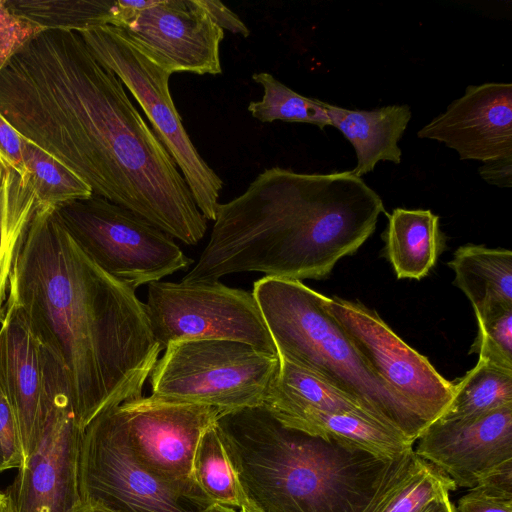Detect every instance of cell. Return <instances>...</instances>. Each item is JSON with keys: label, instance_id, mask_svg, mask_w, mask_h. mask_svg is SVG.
I'll list each match as a JSON object with an SVG mask.
<instances>
[{"label": "cell", "instance_id": "24", "mask_svg": "<svg viewBox=\"0 0 512 512\" xmlns=\"http://www.w3.org/2000/svg\"><path fill=\"white\" fill-rule=\"evenodd\" d=\"M262 406H308L327 412L354 413L374 419L347 393L281 358L278 376Z\"/></svg>", "mask_w": 512, "mask_h": 512}, {"label": "cell", "instance_id": "21", "mask_svg": "<svg viewBox=\"0 0 512 512\" xmlns=\"http://www.w3.org/2000/svg\"><path fill=\"white\" fill-rule=\"evenodd\" d=\"M448 266L453 284L468 298L475 317L512 308V252L484 245L460 246Z\"/></svg>", "mask_w": 512, "mask_h": 512}, {"label": "cell", "instance_id": "3", "mask_svg": "<svg viewBox=\"0 0 512 512\" xmlns=\"http://www.w3.org/2000/svg\"><path fill=\"white\" fill-rule=\"evenodd\" d=\"M52 135L60 161L100 196L172 238L197 244L207 231L174 160L98 61L59 101Z\"/></svg>", "mask_w": 512, "mask_h": 512}, {"label": "cell", "instance_id": "28", "mask_svg": "<svg viewBox=\"0 0 512 512\" xmlns=\"http://www.w3.org/2000/svg\"><path fill=\"white\" fill-rule=\"evenodd\" d=\"M252 79L262 86L263 96L251 101L248 111L260 122L308 123L320 129L331 126L325 102L293 91L268 72L254 73Z\"/></svg>", "mask_w": 512, "mask_h": 512}, {"label": "cell", "instance_id": "30", "mask_svg": "<svg viewBox=\"0 0 512 512\" xmlns=\"http://www.w3.org/2000/svg\"><path fill=\"white\" fill-rule=\"evenodd\" d=\"M475 318L478 331L469 354L476 353L478 359L512 371V308Z\"/></svg>", "mask_w": 512, "mask_h": 512}, {"label": "cell", "instance_id": "23", "mask_svg": "<svg viewBox=\"0 0 512 512\" xmlns=\"http://www.w3.org/2000/svg\"><path fill=\"white\" fill-rule=\"evenodd\" d=\"M36 211L35 195L13 169L0 170V323L6 313L7 290L19 244Z\"/></svg>", "mask_w": 512, "mask_h": 512}, {"label": "cell", "instance_id": "22", "mask_svg": "<svg viewBox=\"0 0 512 512\" xmlns=\"http://www.w3.org/2000/svg\"><path fill=\"white\" fill-rule=\"evenodd\" d=\"M456 489L444 472L412 448L391 462L363 512H420Z\"/></svg>", "mask_w": 512, "mask_h": 512}, {"label": "cell", "instance_id": "17", "mask_svg": "<svg viewBox=\"0 0 512 512\" xmlns=\"http://www.w3.org/2000/svg\"><path fill=\"white\" fill-rule=\"evenodd\" d=\"M1 324L0 391L14 415L24 462L34 451L43 425L44 348L14 306H6Z\"/></svg>", "mask_w": 512, "mask_h": 512}, {"label": "cell", "instance_id": "31", "mask_svg": "<svg viewBox=\"0 0 512 512\" xmlns=\"http://www.w3.org/2000/svg\"><path fill=\"white\" fill-rule=\"evenodd\" d=\"M43 31L33 22L13 13L5 0H0V73L14 55Z\"/></svg>", "mask_w": 512, "mask_h": 512}, {"label": "cell", "instance_id": "6", "mask_svg": "<svg viewBox=\"0 0 512 512\" xmlns=\"http://www.w3.org/2000/svg\"><path fill=\"white\" fill-rule=\"evenodd\" d=\"M280 358L249 344L220 339L168 344L151 374V396L216 408L220 415L263 405Z\"/></svg>", "mask_w": 512, "mask_h": 512}, {"label": "cell", "instance_id": "26", "mask_svg": "<svg viewBox=\"0 0 512 512\" xmlns=\"http://www.w3.org/2000/svg\"><path fill=\"white\" fill-rule=\"evenodd\" d=\"M22 153L24 181L35 195L36 209L55 210L93 194L89 185L67 166L24 137Z\"/></svg>", "mask_w": 512, "mask_h": 512}, {"label": "cell", "instance_id": "16", "mask_svg": "<svg viewBox=\"0 0 512 512\" xmlns=\"http://www.w3.org/2000/svg\"><path fill=\"white\" fill-rule=\"evenodd\" d=\"M417 136L445 143L461 160L485 163L512 156V84L468 86Z\"/></svg>", "mask_w": 512, "mask_h": 512}, {"label": "cell", "instance_id": "4", "mask_svg": "<svg viewBox=\"0 0 512 512\" xmlns=\"http://www.w3.org/2000/svg\"><path fill=\"white\" fill-rule=\"evenodd\" d=\"M215 424L238 490L260 512H363L394 460L286 427L262 405Z\"/></svg>", "mask_w": 512, "mask_h": 512}, {"label": "cell", "instance_id": "9", "mask_svg": "<svg viewBox=\"0 0 512 512\" xmlns=\"http://www.w3.org/2000/svg\"><path fill=\"white\" fill-rule=\"evenodd\" d=\"M144 304L162 350L175 341L220 339L278 354L253 292L219 281H157L148 285Z\"/></svg>", "mask_w": 512, "mask_h": 512}, {"label": "cell", "instance_id": "1", "mask_svg": "<svg viewBox=\"0 0 512 512\" xmlns=\"http://www.w3.org/2000/svg\"><path fill=\"white\" fill-rule=\"evenodd\" d=\"M7 305L60 364L83 429L143 396L162 351L145 304L79 248L54 210L34 213L17 249Z\"/></svg>", "mask_w": 512, "mask_h": 512}, {"label": "cell", "instance_id": "2", "mask_svg": "<svg viewBox=\"0 0 512 512\" xmlns=\"http://www.w3.org/2000/svg\"><path fill=\"white\" fill-rule=\"evenodd\" d=\"M383 212L380 196L351 170L267 168L242 194L219 203L207 245L181 281L216 282L240 272L325 279L372 235Z\"/></svg>", "mask_w": 512, "mask_h": 512}, {"label": "cell", "instance_id": "14", "mask_svg": "<svg viewBox=\"0 0 512 512\" xmlns=\"http://www.w3.org/2000/svg\"><path fill=\"white\" fill-rule=\"evenodd\" d=\"M121 28L172 73H222L224 30L200 0H155Z\"/></svg>", "mask_w": 512, "mask_h": 512}, {"label": "cell", "instance_id": "10", "mask_svg": "<svg viewBox=\"0 0 512 512\" xmlns=\"http://www.w3.org/2000/svg\"><path fill=\"white\" fill-rule=\"evenodd\" d=\"M44 358L41 434L7 493L13 512H83L79 461L84 429L75 414L63 369L45 348Z\"/></svg>", "mask_w": 512, "mask_h": 512}, {"label": "cell", "instance_id": "39", "mask_svg": "<svg viewBox=\"0 0 512 512\" xmlns=\"http://www.w3.org/2000/svg\"><path fill=\"white\" fill-rule=\"evenodd\" d=\"M0 512H13L11 500L7 492L0 490Z\"/></svg>", "mask_w": 512, "mask_h": 512}, {"label": "cell", "instance_id": "20", "mask_svg": "<svg viewBox=\"0 0 512 512\" xmlns=\"http://www.w3.org/2000/svg\"><path fill=\"white\" fill-rule=\"evenodd\" d=\"M382 238L384 255L398 279H422L446 249L439 216L431 210L394 209Z\"/></svg>", "mask_w": 512, "mask_h": 512}, {"label": "cell", "instance_id": "15", "mask_svg": "<svg viewBox=\"0 0 512 512\" xmlns=\"http://www.w3.org/2000/svg\"><path fill=\"white\" fill-rule=\"evenodd\" d=\"M415 443V453L444 472L457 488L471 489L512 461V406L465 420L437 419Z\"/></svg>", "mask_w": 512, "mask_h": 512}, {"label": "cell", "instance_id": "5", "mask_svg": "<svg viewBox=\"0 0 512 512\" xmlns=\"http://www.w3.org/2000/svg\"><path fill=\"white\" fill-rule=\"evenodd\" d=\"M252 292L281 359L347 393L414 445L429 425L367 365L328 311L326 296L301 281L266 276Z\"/></svg>", "mask_w": 512, "mask_h": 512}, {"label": "cell", "instance_id": "42", "mask_svg": "<svg viewBox=\"0 0 512 512\" xmlns=\"http://www.w3.org/2000/svg\"><path fill=\"white\" fill-rule=\"evenodd\" d=\"M3 167H6V166L3 164V162H2V161H1V159H0V170H1Z\"/></svg>", "mask_w": 512, "mask_h": 512}, {"label": "cell", "instance_id": "33", "mask_svg": "<svg viewBox=\"0 0 512 512\" xmlns=\"http://www.w3.org/2000/svg\"><path fill=\"white\" fill-rule=\"evenodd\" d=\"M0 448L9 468H19L23 462L22 448L12 410L0 391Z\"/></svg>", "mask_w": 512, "mask_h": 512}, {"label": "cell", "instance_id": "13", "mask_svg": "<svg viewBox=\"0 0 512 512\" xmlns=\"http://www.w3.org/2000/svg\"><path fill=\"white\" fill-rule=\"evenodd\" d=\"M139 463L196 507L210 506L193 479L198 441L220 412L213 407L141 396L116 406Z\"/></svg>", "mask_w": 512, "mask_h": 512}, {"label": "cell", "instance_id": "12", "mask_svg": "<svg viewBox=\"0 0 512 512\" xmlns=\"http://www.w3.org/2000/svg\"><path fill=\"white\" fill-rule=\"evenodd\" d=\"M337 320L367 365L428 425L450 405L454 384L406 344L374 310L356 301L327 297Z\"/></svg>", "mask_w": 512, "mask_h": 512}, {"label": "cell", "instance_id": "41", "mask_svg": "<svg viewBox=\"0 0 512 512\" xmlns=\"http://www.w3.org/2000/svg\"><path fill=\"white\" fill-rule=\"evenodd\" d=\"M7 469H10V468H9V466L4 458L3 452L0 448V473Z\"/></svg>", "mask_w": 512, "mask_h": 512}, {"label": "cell", "instance_id": "32", "mask_svg": "<svg viewBox=\"0 0 512 512\" xmlns=\"http://www.w3.org/2000/svg\"><path fill=\"white\" fill-rule=\"evenodd\" d=\"M455 507L457 512H512V494L477 485Z\"/></svg>", "mask_w": 512, "mask_h": 512}, {"label": "cell", "instance_id": "36", "mask_svg": "<svg viewBox=\"0 0 512 512\" xmlns=\"http://www.w3.org/2000/svg\"><path fill=\"white\" fill-rule=\"evenodd\" d=\"M478 172L491 185L510 188L512 185V156L483 163Z\"/></svg>", "mask_w": 512, "mask_h": 512}, {"label": "cell", "instance_id": "37", "mask_svg": "<svg viewBox=\"0 0 512 512\" xmlns=\"http://www.w3.org/2000/svg\"><path fill=\"white\" fill-rule=\"evenodd\" d=\"M420 512H457L456 507L446 494L427 504Z\"/></svg>", "mask_w": 512, "mask_h": 512}, {"label": "cell", "instance_id": "27", "mask_svg": "<svg viewBox=\"0 0 512 512\" xmlns=\"http://www.w3.org/2000/svg\"><path fill=\"white\" fill-rule=\"evenodd\" d=\"M16 15L44 30L81 32L110 25L116 0H5Z\"/></svg>", "mask_w": 512, "mask_h": 512}, {"label": "cell", "instance_id": "38", "mask_svg": "<svg viewBox=\"0 0 512 512\" xmlns=\"http://www.w3.org/2000/svg\"><path fill=\"white\" fill-rule=\"evenodd\" d=\"M83 512H111L102 509H84ZM201 512H239V510L231 507L213 504L203 509Z\"/></svg>", "mask_w": 512, "mask_h": 512}, {"label": "cell", "instance_id": "25", "mask_svg": "<svg viewBox=\"0 0 512 512\" xmlns=\"http://www.w3.org/2000/svg\"><path fill=\"white\" fill-rule=\"evenodd\" d=\"M453 384V399L438 419L465 420L512 406V371L483 360Z\"/></svg>", "mask_w": 512, "mask_h": 512}, {"label": "cell", "instance_id": "34", "mask_svg": "<svg viewBox=\"0 0 512 512\" xmlns=\"http://www.w3.org/2000/svg\"><path fill=\"white\" fill-rule=\"evenodd\" d=\"M23 136L0 113V159L23 179L26 171L22 153Z\"/></svg>", "mask_w": 512, "mask_h": 512}, {"label": "cell", "instance_id": "18", "mask_svg": "<svg viewBox=\"0 0 512 512\" xmlns=\"http://www.w3.org/2000/svg\"><path fill=\"white\" fill-rule=\"evenodd\" d=\"M266 409L286 427L381 459H396L414 446L396 431L366 416L327 412L308 406Z\"/></svg>", "mask_w": 512, "mask_h": 512}, {"label": "cell", "instance_id": "19", "mask_svg": "<svg viewBox=\"0 0 512 512\" xmlns=\"http://www.w3.org/2000/svg\"><path fill=\"white\" fill-rule=\"evenodd\" d=\"M331 126L337 128L355 149L356 176L371 172L380 161L401 162L398 141L411 118L406 104L388 105L373 110H350L325 102Z\"/></svg>", "mask_w": 512, "mask_h": 512}, {"label": "cell", "instance_id": "7", "mask_svg": "<svg viewBox=\"0 0 512 512\" xmlns=\"http://www.w3.org/2000/svg\"><path fill=\"white\" fill-rule=\"evenodd\" d=\"M94 58L112 71L138 102L162 145L186 181L207 220H215L223 188L220 176L191 141L170 93L173 74L119 27L103 25L78 32Z\"/></svg>", "mask_w": 512, "mask_h": 512}, {"label": "cell", "instance_id": "29", "mask_svg": "<svg viewBox=\"0 0 512 512\" xmlns=\"http://www.w3.org/2000/svg\"><path fill=\"white\" fill-rule=\"evenodd\" d=\"M215 422L205 429L198 441L192 466L193 479L209 504L238 510V489Z\"/></svg>", "mask_w": 512, "mask_h": 512}, {"label": "cell", "instance_id": "35", "mask_svg": "<svg viewBox=\"0 0 512 512\" xmlns=\"http://www.w3.org/2000/svg\"><path fill=\"white\" fill-rule=\"evenodd\" d=\"M200 2L214 22L223 30L226 29L233 34H239L243 37H248L250 35L249 28L244 24L239 16L222 2L213 0H200Z\"/></svg>", "mask_w": 512, "mask_h": 512}, {"label": "cell", "instance_id": "8", "mask_svg": "<svg viewBox=\"0 0 512 512\" xmlns=\"http://www.w3.org/2000/svg\"><path fill=\"white\" fill-rule=\"evenodd\" d=\"M54 215L99 268L133 290L193 263L170 235L100 196L63 204Z\"/></svg>", "mask_w": 512, "mask_h": 512}, {"label": "cell", "instance_id": "40", "mask_svg": "<svg viewBox=\"0 0 512 512\" xmlns=\"http://www.w3.org/2000/svg\"><path fill=\"white\" fill-rule=\"evenodd\" d=\"M238 489V488H237ZM239 492V499H240V507L239 512H260L258 509H256L238 490Z\"/></svg>", "mask_w": 512, "mask_h": 512}, {"label": "cell", "instance_id": "11", "mask_svg": "<svg viewBox=\"0 0 512 512\" xmlns=\"http://www.w3.org/2000/svg\"><path fill=\"white\" fill-rule=\"evenodd\" d=\"M79 489L83 510L202 511L139 463L130 449L116 406L100 413L84 428Z\"/></svg>", "mask_w": 512, "mask_h": 512}]
</instances>
